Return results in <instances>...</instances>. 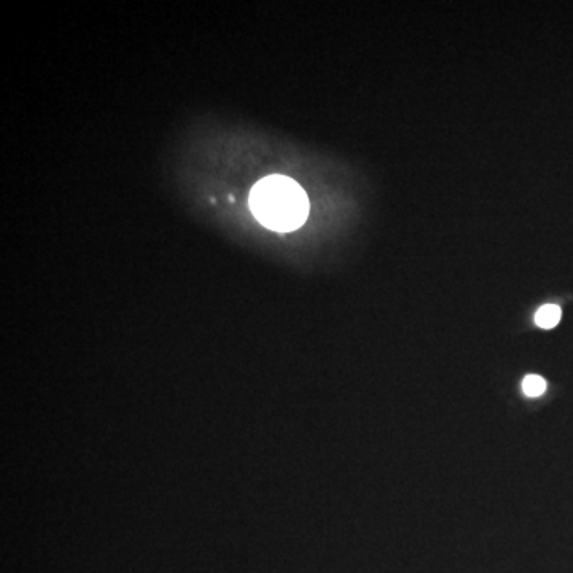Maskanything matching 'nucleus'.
<instances>
[{
	"mask_svg": "<svg viewBox=\"0 0 573 573\" xmlns=\"http://www.w3.org/2000/svg\"><path fill=\"white\" fill-rule=\"evenodd\" d=\"M249 208L263 227L278 233H290L305 225L309 215V199L293 178L269 176L250 190Z\"/></svg>",
	"mask_w": 573,
	"mask_h": 573,
	"instance_id": "nucleus-1",
	"label": "nucleus"
},
{
	"mask_svg": "<svg viewBox=\"0 0 573 573\" xmlns=\"http://www.w3.org/2000/svg\"><path fill=\"white\" fill-rule=\"evenodd\" d=\"M561 320V309L556 305H546L540 307L535 314V324L540 328H552Z\"/></svg>",
	"mask_w": 573,
	"mask_h": 573,
	"instance_id": "nucleus-2",
	"label": "nucleus"
},
{
	"mask_svg": "<svg viewBox=\"0 0 573 573\" xmlns=\"http://www.w3.org/2000/svg\"><path fill=\"white\" fill-rule=\"evenodd\" d=\"M523 390L527 397H540L545 394L546 382L542 376L531 375L523 381Z\"/></svg>",
	"mask_w": 573,
	"mask_h": 573,
	"instance_id": "nucleus-3",
	"label": "nucleus"
}]
</instances>
